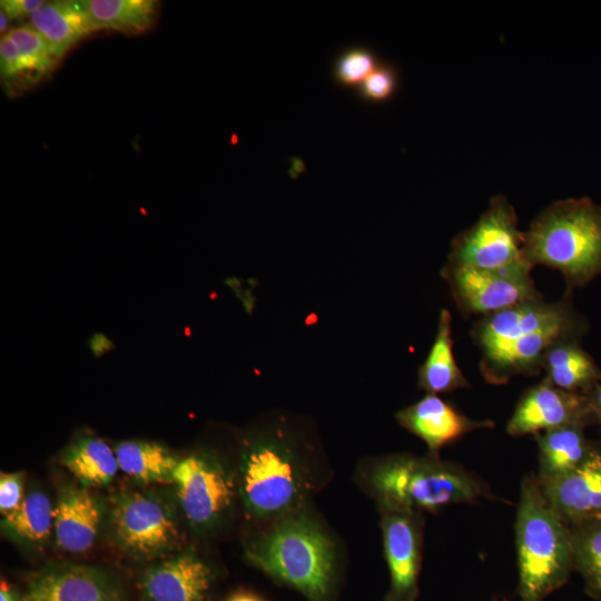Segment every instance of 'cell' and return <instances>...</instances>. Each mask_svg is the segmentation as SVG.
<instances>
[{"instance_id": "cell-8", "label": "cell", "mask_w": 601, "mask_h": 601, "mask_svg": "<svg viewBox=\"0 0 601 601\" xmlns=\"http://www.w3.org/2000/svg\"><path fill=\"white\" fill-rule=\"evenodd\" d=\"M532 268L524 257L500 268H479L446 262L441 276L464 316L483 317L543 297L531 276Z\"/></svg>"}, {"instance_id": "cell-1", "label": "cell", "mask_w": 601, "mask_h": 601, "mask_svg": "<svg viewBox=\"0 0 601 601\" xmlns=\"http://www.w3.org/2000/svg\"><path fill=\"white\" fill-rule=\"evenodd\" d=\"M587 319L569 296L555 302L543 297L480 317L471 337L481 353L480 372L493 385L542 371L546 352L561 341H580Z\"/></svg>"}, {"instance_id": "cell-29", "label": "cell", "mask_w": 601, "mask_h": 601, "mask_svg": "<svg viewBox=\"0 0 601 601\" xmlns=\"http://www.w3.org/2000/svg\"><path fill=\"white\" fill-rule=\"evenodd\" d=\"M398 76L395 67L380 63L358 86L357 91L364 101L383 102L397 89Z\"/></svg>"}, {"instance_id": "cell-25", "label": "cell", "mask_w": 601, "mask_h": 601, "mask_svg": "<svg viewBox=\"0 0 601 601\" xmlns=\"http://www.w3.org/2000/svg\"><path fill=\"white\" fill-rule=\"evenodd\" d=\"M6 535L22 544L42 545L55 529V506L41 491H30L20 505L1 520Z\"/></svg>"}, {"instance_id": "cell-17", "label": "cell", "mask_w": 601, "mask_h": 601, "mask_svg": "<svg viewBox=\"0 0 601 601\" xmlns=\"http://www.w3.org/2000/svg\"><path fill=\"white\" fill-rule=\"evenodd\" d=\"M401 426L420 437L432 455L449 443L479 428L493 427L489 420L476 421L460 413L439 395L426 394L416 403L396 413Z\"/></svg>"}, {"instance_id": "cell-21", "label": "cell", "mask_w": 601, "mask_h": 601, "mask_svg": "<svg viewBox=\"0 0 601 601\" xmlns=\"http://www.w3.org/2000/svg\"><path fill=\"white\" fill-rule=\"evenodd\" d=\"M544 378L566 392L587 394L601 382V368L580 345V341L554 344L542 362Z\"/></svg>"}, {"instance_id": "cell-12", "label": "cell", "mask_w": 601, "mask_h": 601, "mask_svg": "<svg viewBox=\"0 0 601 601\" xmlns=\"http://www.w3.org/2000/svg\"><path fill=\"white\" fill-rule=\"evenodd\" d=\"M595 422L585 394L566 392L545 378L525 390L506 423L511 436L538 434L544 431Z\"/></svg>"}, {"instance_id": "cell-18", "label": "cell", "mask_w": 601, "mask_h": 601, "mask_svg": "<svg viewBox=\"0 0 601 601\" xmlns=\"http://www.w3.org/2000/svg\"><path fill=\"white\" fill-rule=\"evenodd\" d=\"M106 515L102 501L86 486L60 487L55 505L57 544L69 553L86 552L97 540Z\"/></svg>"}, {"instance_id": "cell-23", "label": "cell", "mask_w": 601, "mask_h": 601, "mask_svg": "<svg viewBox=\"0 0 601 601\" xmlns=\"http://www.w3.org/2000/svg\"><path fill=\"white\" fill-rule=\"evenodd\" d=\"M62 463L86 487L108 484L119 469L115 451L92 435L71 442L62 454Z\"/></svg>"}, {"instance_id": "cell-31", "label": "cell", "mask_w": 601, "mask_h": 601, "mask_svg": "<svg viewBox=\"0 0 601 601\" xmlns=\"http://www.w3.org/2000/svg\"><path fill=\"white\" fill-rule=\"evenodd\" d=\"M1 10L6 12L9 19H20L26 16H32L46 2L42 0H2Z\"/></svg>"}, {"instance_id": "cell-26", "label": "cell", "mask_w": 601, "mask_h": 601, "mask_svg": "<svg viewBox=\"0 0 601 601\" xmlns=\"http://www.w3.org/2000/svg\"><path fill=\"white\" fill-rule=\"evenodd\" d=\"M119 469L140 483L171 481L178 460L162 445L149 441H124L115 449Z\"/></svg>"}, {"instance_id": "cell-16", "label": "cell", "mask_w": 601, "mask_h": 601, "mask_svg": "<svg viewBox=\"0 0 601 601\" xmlns=\"http://www.w3.org/2000/svg\"><path fill=\"white\" fill-rule=\"evenodd\" d=\"M58 60L30 24L11 29L0 43V72L6 91L14 95L31 88L52 71Z\"/></svg>"}, {"instance_id": "cell-5", "label": "cell", "mask_w": 601, "mask_h": 601, "mask_svg": "<svg viewBox=\"0 0 601 601\" xmlns=\"http://www.w3.org/2000/svg\"><path fill=\"white\" fill-rule=\"evenodd\" d=\"M247 559L258 569L299 591L308 601H328L335 582L334 545L312 520L280 519L250 543Z\"/></svg>"}, {"instance_id": "cell-15", "label": "cell", "mask_w": 601, "mask_h": 601, "mask_svg": "<svg viewBox=\"0 0 601 601\" xmlns=\"http://www.w3.org/2000/svg\"><path fill=\"white\" fill-rule=\"evenodd\" d=\"M213 580L210 566L187 549L149 566L140 590L146 601H207Z\"/></svg>"}, {"instance_id": "cell-2", "label": "cell", "mask_w": 601, "mask_h": 601, "mask_svg": "<svg viewBox=\"0 0 601 601\" xmlns=\"http://www.w3.org/2000/svg\"><path fill=\"white\" fill-rule=\"evenodd\" d=\"M524 258L559 270L570 290L601 274V205L589 197L555 200L524 230Z\"/></svg>"}, {"instance_id": "cell-24", "label": "cell", "mask_w": 601, "mask_h": 601, "mask_svg": "<svg viewBox=\"0 0 601 601\" xmlns=\"http://www.w3.org/2000/svg\"><path fill=\"white\" fill-rule=\"evenodd\" d=\"M93 31L111 29L127 35L147 30L156 16L152 0H80Z\"/></svg>"}, {"instance_id": "cell-35", "label": "cell", "mask_w": 601, "mask_h": 601, "mask_svg": "<svg viewBox=\"0 0 601 601\" xmlns=\"http://www.w3.org/2000/svg\"><path fill=\"white\" fill-rule=\"evenodd\" d=\"M9 18L4 11H0V31L4 32L8 27Z\"/></svg>"}, {"instance_id": "cell-27", "label": "cell", "mask_w": 601, "mask_h": 601, "mask_svg": "<svg viewBox=\"0 0 601 601\" xmlns=\"http://www.w3.org/2000/svg\"><path fill=\"white\" fill-rule=\"evenodd\" d=\"M574 570L583 581L585 593L601 600V519L569 525Z\"/></svg>"}, {"instance_id": "cell-13", "label": "cell", "mask_w": 601, "mask_h": 601, "mask_svg": "<svg viewBox=\"0 0 601 601\" xmlns=\"http://www.w3.org/2000/svg\"><path fill=\"white\" fill-rule=\"evenodd\" d=\"M119 579L86 564H49L32 574L20 601H125Z\"/></svg>"}, {"instance_id": "cell-9", "label": "cell", "mask_w": 601, "mask_h": 601, "mask_svg": "<svg viewBox=\"0 0 601 601\" xmlns=\"http://www.w3.org/2000/svg\"><path fill=\"white\" fill-rule=\"evenodd\" d=\"M524 231L514 206L504 195H494L487 208L467 229L454 237L447 263L479 268H500L523 256Z\"/></svg>"}, {"instance_id": "cell-33", "label": "cell", "mask_w": 601, "mask_h": 601, "mask_svg": "<svg viewBox=\"0 0 601 601\" xmlns=\"http://www.w3.org/2000/svg\"><path fill=\"white\" fill-rule=\"evenodd\" d=\"M0 601H20L16 591L3 580L0 587Z\"/></svg>"}, {"instance_id": "cell-14", "label": "cell", "mask_w": 601, "mask_h": 601, "mask_svg": "<svg viewBox=\"0 0 601 601\" xmlns=\"http://www.w3.org/2000/svg\"><path fill=\"white\" fill-rule=\"evenodd\" d=\"M539 485L568 525L601 519V444L573 471Z\"/></svg>"}, {"instance_id": "cell-3", "label": "cell", "mask_w": 601, "mask_h": 601, "mask_svg": "<svg viewBox=\"0 0 601 601\" xmlns=\"http://www.w3.org/2000/svg\"><path fill=\"white\" fill-rule=\"evenodd\" d=\"M521 601H543L574 570L569 525L549 505L535 475L522 480L515 520Z\"/></svg>"}, {"instance_id": "cell-34", "label": "cell", "mask_w": 601, "mask_h": 601, "mask_svg": "<svg viewBox=\"0 0 601 601\" xmlns=\"http://www.w3.org/2000/svg\"><path fill=\"white\" fill-rule=\"evenodd\" d=\"M225 601H264V600L252 592L237 591L230 594Z\"/></svg>"}, {"instance_id": "cell-30", "label": "cell", "mask_w": 601, "mask_h": 601, "mask_svg": "<svg viewBox=\"0 0 601 601\" xmlns=\"http://www.w3.org/2000/svg\"><path fill=\"white\" fill-rule=\"evenodd\" d=\"M24 474L22 472L1 473L0 512L4 516L14 511L22 502Z\"/></svg>"}, {"instance_id": "cell-28", "label": "cell", "mask_w": 601, "mask_h": 601, "mask_svg": "<svg viewBox=\"0 0 601 601\" xmlns=\"http://www.w3.org/2000/svg\"><path fill=\"white\" fill-rule=\"evenodd\" d=\"M378 65L373 50L364 46H353L336 58L333 77L337 85L357 87Z\"/></svg>"}, {"instance_id": "cell-7", "label": "cell", "mask_w": 601, "mask_h": 601, "mask_svg": "<svg viewBox=\"0 0 601 601\" xmlns=\"http://www.w3.org/2000/svg\"><path fill=\"white\" fill-rule=\"evenodd\" d=\"M107 522L112 541L138 561L165 555L180 538L176 506L159 492L116 494L107 510Z\"/></svg>"}, {"instance_id": "cell-36", "label": "cell", "mask_w": 601, "mask_h": 601, "mask_svg": "<svg viewBox=\"0 0 601 601\" xmlns=\"http://www.w3.org/2000/svg\"><path fill=\"white\" fill-rule=\"evenodd\" d=\"M492 601H509V600L504 597H494Z\"/></svg>"}, {"instance_id": "cell-22", "label": "cell", "mask_w": 601, "mask_h": 601, "mask_svg": "<svg viewBox=\"0 0 601 601\" xmlns=\"http://www.w3.org/2000/svg\"><path fill=\"white\" fill-rule=\"evenodd\" d=\"M30 26L45 39L52 53L62 58L83 36L93 31L78 1H49L30 17Z\"/></svg>"}, {"instance_id": "cell-19", "label": "cell", "mask_w": 601, "mask_h": 601, "mask_svg": "<svg viewBox=\"0 0 601 601\" xmlns=\"http://www.w3.org/2000/svg\"><path fill=\"white\" fill-rule=\"evenodd\" d=\"M585 425L573 424L534 435L539 449V472L535 479L543 484L577 469L592 452L595 442L584 432Z\"/></svg>"}, {"instance_id": "cell-6", "label": "cell", "mask_w": 601, "mask_h": 601, "mask_svg": "<svg viewBox=\"0 0 601 601\" xmlns=\"http://www.w3.org/2000/svg\"><path fill=\"white\" fill-rule=\"evenodd\" d=\"M238 490L255 518H277L302 500L305 479L294 451L289 425L274 421L243 441Z\"/></svg>"}, {"instance_id": "cell-4", "label": "cell", "mask_w": 601, "mask_h": 601, "mask_svg": "<svg viewBox=\"0 0 601 601\" xmlns=\"http://www.w3.org/2000/svg\"><path fill=\"white\" fill-rule=\"evenodd\" d=\"M368 482L382 506L416 512L436 513L453 504L477 503L493 496L477 475L432 454L386 457L372 469Z\"/></svg>"}, {"instance_id": "cell-20", "label": "cell", "mask_w": 601, "mask_h": 601, "mask_svg": "<svg viewBox=\"0 0 601 601\" xmlns=\"http://www.w3.org/2000/svg\"><path fill=\"white\" fill-rule=\"evenodd\" d=\"M453 344L452 315L442 308L434 341L417 371V385L427 394L439 395L471 386L456 363Z\"/></svg>"}, {"instance_id": "cell-11", "label": "cell", "mask_w": 601, "mask_h": 601, "mask_svg": "<svg viewBox=\"0 0 601 601\" xmlns=\"http://www.w3.org/2000/svg\"><path fill=\"white\" fill-rule=\"evenodd\" d=\"M384 553L390 571L386 601H415L422 553V520L416 511L382 506Z\"/></svg>"}, {"instance_id": "cell-10", "label": "cell", "mask_w": 601, "mask_h": 601, "mask_svg": "<svg viewBox=\"0 0 601 601\" xmlns=\"http://www.w3.org/2000/svg\"><path fill=\"white\" fill-rule=\"evenodd\" d=\"M171 482L188 524L196 531L215 526L234 500V482L209 453L190 454L178 461Z\"/></svg>"}, {"instance_id": "cell-32", "label": "cell", "mask_w": 601, "mask_h": 601, "mask_svg": "<svg viewBox=\"0 0 601 601\" xmlns=\"http://www.w3.org/2000/svg\"><path fill=\"white\" fill-rule=\"evenodd\" d=\"M585 395L589 400L595 422L601 425V382Z\"/></svg>"}]
</instances>
